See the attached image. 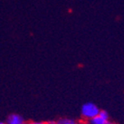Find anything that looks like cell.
<instances>
[{"instance_id":"2","label":"cell","mask_w":124,"mask_h":124,"mask_svg":"<svg viewBox=\"0 0 124 124\" xmlns=\"http://www.w3.org/2000/svg\"><path fill=\"white\" fill-rule=\"evenodd\" d=\"M5 122L7 124H25L23 116L18 114H15V113L9 115Z\"/></svg>"},{"instance_id":"8","label":"cell","mask_w":124,"mask_h":124,"mask_svg":"<svg viewBox=\"0 0 124 124\" xmlns=\"http://www.w3.org/2000/svg\"><path fill=\"white\" fill-rule=\"evenodd\" d=\"M79 123L80 124H91L89 121H83V122H79Z\"/></svg>"},{"instance_id":"4","label":"cell","mask_w":124,"mask_h":124,"mask_svg":"<svg viewBox=\"0 0 124 124\" xmlns=\"http://www.w3.org/2000/svg\"><path fill=\"white\" fill-rule=\"evenodd\" d=\"M108 120H109V119H108ZM107 121L108 120L101 118V116H96L94 118H92V119H90L89 122H90L91 124H105L106 122H107Z\"/></svg>"},{"instance_id":"5","label":"cell","mask_w":124,"mask_h":124,"mask_svg":"<svg viewBox=\"0 0 124 124\" xmlns=\"http://www.w3.org/2000/svg\"><path fill=\"white\" fill-rule=\"evenodd\" d=\"M98 116H101V118H103V119H106V120H108L109 119V116H108V113L106 110H101L100 109V112Z\"/></svg>"},{"instance_id":"1","label":"cell","mask_w":124,"mask_h":124,"mask_svg":"<svg viewBox=\"0 0 124 124\" xmlns=\"http://www.w3.org/2000/svg\"><path fill=\"white\" fill-rule=\"evenodd\" d=\"M100 108L92 102H87L82 106L81 108V115L85 121H89L95 116H98Z\"/></svg>"},{"instance_id":"3","label":"cell","mask_w":124,"mask_h":124,"mask_svg":"<svg viewBox=\"0 0 124 124\" xmlns=\"http://www.w3.org/2000/svg\"><path fill=\"white\" fill-rule=\"evenodd\" d=\"M56 124H80L70 118H59L56 121Z\"/></svg>"},{"instance_id":"9","label":"cell","mask_w":124,"mask_h":124,"mask_svg":"<svg viewBox=\"0 0 124 124\" xmlns=\"http://www.w3.org/2000/svg\"><path fill=\"white\" fill-rule=\"evenodd\" d=\"M0 124H7L6 122H0Z\"/></svg>"},{"instance_id":"6","label":"cell","mask_w":124,"mask_h":124,"mask_svg":"<svg viewBox=\"0 0 124 124\" xmlns=\"http://www.w3.org/2000/svg\"><path fill=\"white\" fill-rule=\"evenodd\" d=\"M25 124H44V122H34V121H32V122H27V123Z\"/></svg>"},{"instance_id":"7","label":"cell","mask_w":124,"mask_h":124,"mask_svg":"<svg viewBox=\"0 0 124 124\" xmlns=\"http://www.w3.org/2000/svg\"><path fill=\"white\" fill-rule=\"evenodd\" d=\"M44 124H56V121L51 120V121H49V122H45Z\"/></svg>"}]
</instances>
